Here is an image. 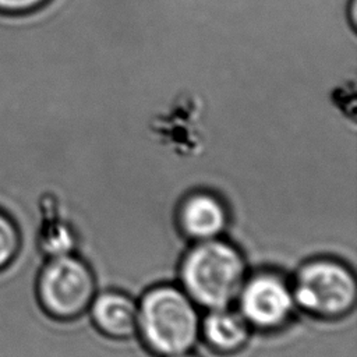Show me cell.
Listing matches in <instances>:
<instances>
[{
    "label": "cell",
    "instance_id": "6da1fadb",
    "mask_svg": "<svg viewBox=\"0 0 357 357\" xmlns=\"http://www.w3.org/2000/svg\"><path fill=\"white\" fill-rule=\"evenodd\" d=\"M248 275L243 251L223 237L191 243L180 259L178 286L201 310L231 307Z\"/></svg>",
    "mask_w": 357,
    "mask_h": 357
},
{
    "label": "cell",
    "instance_id": "5b68a950",
    "mask_svg": "<svg viewBox=\"0 0 357 357\" xmlns=\"http://www.w3.org/2000/svg\"><path fill=\"white\" fill-rule=\"evenodd\" d=\"M234 304L252 332L264 333L283 331L298 311L290 276L276 269L248 272Z\"/></svg>",
    "mask_w": 357,
    "mask_h": 357
},
{
    "label": "cell",
    "instance_id": "3957f363",
    "mask_svg": "<svg viewBox=\"0 0 357 357\" xmlns=\"http://www.w3.org/2000/svg\"><path fill=\"white\" fill-rule=\"evenodd\" d=\"M297 310L322 321L347 317L357 303L354 271L332 257L304 261L290 278Z\"/></svg>",
    "mask_w": 357,
    "mask_h": 357
},
{
    "label": "cell",
    "instance_id": "30bf717a",
    "mask_svg": "<svg viewBox=\"0 0 357 357\" xmlns=\"http://www.w3.org/2000/svg\"><path fill=\"white\" fill-rule=\"evenodd\" d=\"M49 0H0V14L8 17L25 15L43 7Z\"/></svg>",
    "mask_w": 357,
    "mask_h": 357
},
{
    "label": "cell",
    "instance_id": "7a4b0ae2",
    "mask_svg": "<svg viewBox=\"0 0 357 357\" xmlns=\"http://www.w3.org/2000/svg\"><path fill=\"white\" fill-rule=\"evenodd\" d=\"M199 307L178 286L159 283L137 300V331L145 349L169 357L191 351L199 340Z\"/></svg>",
    "mask_w": 357,
    "mask_h": 357
},
{
    "label": "cell",
    "instance_id": "8992f818",
    "mask_svg": "<svg viewBox=\"0 0 357 357\" xmlns=\"http://www.w3.org/2000/svg\"><path fill=\"white\" fill-rule=\"evenodd\" d=\"M229 219L225 202L206 191L190 194L181 201L177 211L178 230L190 243L223 237Z\"/></svg>",
    "mask_w": 357,
    "mask_h": 357
},
{
    "label": "cell",
    "instance_id": "8fae6325",
    "mask_svg": "<svg viewBox=\"0 0 357 357\" xmlns=\"http://www.w3.org/2000/svg\"><path fill=\"white\" fill-rule=\"evenodd\" d=\"M169 357H199V356H197V354L191 350V351H185V353H180V354H174V356H169Z\"/></svg>",
    "mask_w": 357,
    "mask_h": 357
},
{
    "label": "cell",
    "instance_id": "9c48e42d",
    "mask_svg": "<svg viewBox=\"0 0 357 357\" xmlns=\"http://www.w3.org/2000/svg\"><path fill=\"white\" fill-rule=\"evenodd\" d=\"M21 248V233L14 219L0 209V272L8 268Z\"/></svg>",
    "mask_w": 357,
    "mask_h": 357
},
{
    "label": "cell",
    "instance_id": "ba28073f",
    "mask_svg": "<svg viewBox=\"0 0 357 357\" xmlns=\"http://www.w3.org/2000/svg\"><path fill=\"white\" fill-rule=\"evenodd\" d=\"M251 333L252 329L236 308L208 310L201 317L199 340L216 354H237L247 346Z\"/></svg>",
    "mask_w": 357,
    "mask_h": 357
},
{
    "label": "cell",
    "instance_id": "52a82bcc",
    "mask_svg": "<svg viewBox=\"0 0 357 357\" xmlns=\"http://www.w3.org/2000/svg\"><path fill=\"white\" fill-rule=\"evenodd\" d=\"M95 329L113 340H126L137 331V300L120 290L98 291L86 311Z\"/></svg>",
    "mask_w": 357,
    "mask_h": 357
},
{
    "label": "cell",
    "instance_id": "277c9868",
    "mask_svg": "<svg viewBox=\"0 0 357 357\" xmlns=\"http://www.w3.org/2000/svg\"><path fill=\"white\" fill-rule=\"evenodd\" d=\"M98 293L91 265L74 252L50 257L36 279L39 305L56 321L82 317Z\"/></svg>",
    "mask_w": 357,
    "mask_h": 357
}]
</instances>
